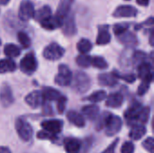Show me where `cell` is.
<instances>
[{
  "mask_svg": "<svg viewBox=\"0 0 154 153\" xmlns=\"http://www.w3.org/2000/svg\"><path fill=\"white\" fill-rule=\"evenodd\" d=\"M71 87L72 89L79 93V94H84L88 91L91 86V80L89 77L82 72V71H77L74 76H72L71 79Z\"/></svg>",
  "mask_w": 154,
  "mask_h": 153,
  "instance_id": "cell-1",
  "label": "cell"
},
{
  "mask_svg": "<svg viewBox=\"0 0 154 153\" xmlns=\"http://www.w3.org/2000/svg\"><path fill=\"white\" fill-rule=\"evenodd\" d=\"M15 130L21 140L23 142H30L32 139L33 130L31 124L23 118H17L15 121Z\"/></svg>",
  "mask_w": 154,
  "mask_h": 153,
  "instance_id": "cell-2",
  "label": "cell"
},
{
  "mask_svg": "<svg viewBox=\"0 0 154 153\" xmlns=\"http://www.w3.org/2000/svg\"><path fill=\"white\" fill-rule=\"evenodd\" d=\"M37 67L38 62L35 58V55L32 52L27 53L20 62L21 70L27 75H32V73H34L37 69Z\"/></svg>",
  "mask_w": 154,
  "mask_h": 153,
  "instance_id": "cell-3",
  "label": "cell"
},
{
  "mask_svg": "<svg viewBox=\"0 0 154 153\" xmlns=\"http://www.w3.org/2000/svg\"><path fill=\"white\" fill-rule=\"evenodd\" d=\"M122 125H123L122 119L119 116L111 114L104 127L105 133L107 136H114L121 131Z\"/></svg>",
  "mask_w": 154,
  "mask_h": 153,
  "instance_id": "cell-4",
  "label": "cell"
},
{
  "mask_svg": "<svg viewBox=\"0 0 154 153\" xmlns=\"http://www.w3.org/2000/svg\"><path fill=\"white\" fill-rule=\"evenodd\" d=\"M65 53V50L57 43H51L43 50L42 55L48 60H58Z\"/></svg>",
  "mask_w": 154,
  "mask_h": 153,
  "instance_id": "cell-5",
  "label": "cell"
},
{
  "mask_svg": "<svg viewBox=\"0 0 154 153\" xmlns=\"http://www.w3.org/2000/svg\"><path fill=\"white\" fill-rule=\"evenodd\" d=\"M72 79V73L68 66L61 64L59 66L58 74L55 77V83L60 87H67L70 85Z\"/></svg>",
  "mask_w": 154,
  "mask_h": 153,
  "instance_id": "cell-6",
  "label": "cell"
},
{
  "mask_svg": "<svg viewBox=\"0 0 154 153\" xmlns=\"http://www.w3.org/2000/svg\"><path fill=\"white\" fill-rule=\"evenodd\" d=\"M34 6L30 0H23L20 4L18 17L21 21H29L34 15Z\"/></svg>",
  "mask_w": 154,
  "mask_h": 153,
  "instance_id": "cell-7",
  "label": "cell"
},
{
  "mask_svg": "<svg viewBox=\"0 0 154 153\" xmlns=\"http://www.w3.org/2000/svg\"><path fill=\"white\" fill-rule=\"evenodd\" d=\"M62 32L66 36H73L77 33V26L73 14H69L61 23Z\"/></svg>",
  "mask_w": 154,
  "mask_h": 153,
  "instance_id": "cell-8",
  "label": "cell"
},
{
  "mask_svg": "<svg viewBox=\"0 0 154 153\" xmlns=\"http://www.w3.org/2000/svg\"><path fill=\"white\" fill-rule=\"evenodd\" d=\"M14 96L12 89L6 83L3 84L0 87V102L4 107H9L14 103Z\"/></svg>",
  "mask_w": 154,
  "mask_h": 153,
  "instance_id": "cell-9",
  "label": "cell"
},
{
  "mask_svg": "<svg viewBox=\"0 0 154 153\" xmlns=\"http://www.w3.org/2000/svg\"><path fill=\"white\" fill-rule=\"evenodd\" d=\"M44 98H43V96H42V91H38V90H35V91H32L31 93H29L26 97H25V102L26 104L32 107V108H38L39 106H42V104L44 103Z\"/></svg>",
  "mask_w": 154,
  "mask_h": 153,
  "instance_id": "cell-10",
  "label": "cell"
},
{
  "mask_svg": "<svg viewBox=\"0 0 154 153\" xmlns=\"http://www.w3.org/2000/svg\"><path fill=\"white\" fill-rule=\"evenodd\" d=\"M41 125L43 128V130L57 135L62 130L63 122L61 120H59V119H51V120L43 121Z\"/></svg>",
  "mask_w": 154,
  "mask_h": 153,
  "instance_id": "cell-11",
  "label": "cell"
},
{
  "mask_svg": "<svg viewBox=\"0 0 154 153\" xmlns=\"http://www.w3.org/2000/svg\"><path fill=\"white\" fill-rule=\"evenodd\" d=\"M138 14V10L132 5H120L113 13V16L116 18L122 17H135Z\"/></svg>",
  "mask_w": 154,
  "mask_h": 153,
  "instance_id": "cell-12",
  "label": "cell"
},
{
  "mask_svg": "<svg viewBox=\"0 0 154 153\" xmlns=\"http://www.w3.org/2000/svg\"><path fill=\"white\" fill-rule=\"evenodd\" d=\"M74 0H60L57 11H56V16L62 22V20L70 13V8L73 4Z\"/></svg>",
  "mask_w": 154,
  "mask_h": 153,
  "instance_id": "cell-13",
  "label": "cell"
},
{
  "mask_svg": "<svg viewBox=\"0 0 154 153\" xmlns=\"http://www.w3.org/2000/svg\"><path fill=\"white\" fill-rule=\"evenodd\" d=\"M82 143L81 142L73 137H69L64 141V149L66 153H80Z\"/></svg>",
  "mask_w": 154,
  "mask_h": 153,
  "instance_id": "cell-14",
  "label": "cell"
},
{
  "mask_svg": "<svg viewBox=\"0 0 154 153\" xmlns=\"http://www.w3.org/2000/svg\"><path fill=\"white\" fill-rule=\"evenodd\" d=\"M142 107L143 106L140 104L135 103L133 106H131L127 109V111L125 113V119L129 124H131V125L136 124L137 116H138V114H139L140 110L142 109Z\"/></svg>",
  "mask_w": 154,
  "mask_h": 153,
  "instance_id": "cell-15",
  "label": "cell"
},
{
  "mask_svg": "<svg viewBox=\"0 0 154 153\" xmlns=\"http://www.w3.org/2000/svg\"><path fill=\"white\" fill-rule=\"evenodd\" d=\"M124 103V96L120 93H112L106 98V105L111 108H118Z\"/></svg>",
  "mask_w": 154,
  "mask_h": 153,
  "instance_id": "cell-16",
  "label": "cell"
},
{
  "mask_svg": "<svg viewBox=\"0 0 154 153\" xmlns=\"http://www.w3.org/2000/svg\"><path fill=\"white\" fill-rule=\"evenodd\" d=\"M61 21L55 15V16H52L51 15L50 17L44 19L43 21H42L40 23L42 25V28L46 29V30H49V31H51V30H55L59 27L61 26Z\"/></svg>",
  "mask_w": 154,
  "mask_h": 153,
  "instance_id": "cell-17",
  "label": "cell"
},
{
  "mask_svg": "<svg viewBox=\"0 0 154 153\" xmlns=\"http://www.w3.org/2000/svg\"><path fill=\"white\" fill-rule=\"evenodd\" d=\"M98 82L101 86L114 87L117 84V78L114 73H102L98 76Z\"/></svg>",
  "mask_w": 154,
  "mask_h": 153,
  "instance_id": "cell-18",
  "label": "cell"
},
{
  "mask_svg": "<svg viewBox=\"0 0 154 153\" xmlns=\"http://www.w3.org/2000/svg\"><path fill=\"white\" fill-rule=\"evenodd\" d=\"M117 38H118V40H119V41L121 43H123V44H125L126 46H129V47H133V46L136 45L137 42H138L136 35L134 34L131 32H128V31L123 32L120 35H118Z\"/></svg>",
  "mask_w": 154,
  "mask_h": 153,
  "instance_id": "cell-19",
  "label": "cell"
},
{
  "mask_svg": "<svg viewBox=\"0 0 154 153\" xmlns=\"http://www.w3.org/2000/svg\"><path fill=\"white\" fill-rule=\"evenodd\" d=\"M82 115L86 118L94 121L99 115V107L96 105H88L81 109Z\"/></svg>",
  "mask_w": 154,
  "mask_h": 153,
  "instance_id": "cell-20",
  "label": "cell"
},
{
  "mask_svg": "<svg viewBox=\"0 0 154 153\" xmlns=\"http://www.w3.org/2000/svg\"><path fill=\"white\" fill-rule=\"evenodd\" d=\"M146 133V128L143 124H134L132 125L129 133V137L133 141H138L142 139Z\"/></svg>",
  "mask_w": 154,
  "mask_h": 153,
  "instance_id": "cell-21",
  "label": "cell"
},
{
  "mask_svg": "<svg viewBox=\"0 0 154 153\" xmlns=\"http://www.w3.org/2000/svg\"><path fill=\"white\" fill-rule=\"evenodd\" d=\"M68 120L77 127H84L85 126V119L84 116L80 114H79L76 111H69L67 114Z\"/></svg>",
  "mask_w": 154,
  "mask_h": 153,
  "instance_id": "cell-22",
  "label": "cell"
},
{
  "mask_svg": "<svg viewBox=\"0 0 154 153\" xmlns=\"http://www.w3.org/2000/svg\"><path fill=\"white\" fill-rule=\"evenodd\" d=\"M44 100L46 101H58L61 96V93L52 87H44L42 91Z\"/></svg>",
  "mask_w": 154,
  "mask_h": 153,
  "instance_id": "cell-23",
  "label": "cell"
},
{
  "mask_svg": "<svg viewBox=\"0 0 154 153\" xmlns=\"http://www.w3.org/2000/svg\"><path fill=\"white\" fill-rule=\"evenodd\" d=\"M15 62L11 59H5L0 60V74H4L6 72H13L16 69Z\"/></svg>",
  "mask_w": 154,
  "mask_h": 153,
  "instance_id": "cell-24",
  "label": "cell"
},
{
  "mask_svg": "<svg viewBox=\"0 0 154 153\" xmlns=\"http://www.w3.org/2000/svg\"><path fill=\"white\" fill-rule=\"evenodd\" d=\"M110 41H111V35L107 30V27L104 26V27L100 28L99 32H98L97 38V44L106 45V44L109 43Z\"/></svg>",
  "mask_w": 154,
  "mask_h": 153,
  "instance_id": "cell-25",
  "label": "cell"
},
{
  "mask_svg": "<svg viewBox=\"0 0 154 153\" xmlns=\"http://www.w3.org/2000/svg\"><path fill=\"white\" fill-rule=\"evenodd\" d=\"M51 15V7L49 5H44L42 8H40L38 11L34 12L33 17H34V19L37 22L41 23L42 21H43L44 19L50 17Z\"/></svg>",
  "mask_w": 154,
  "mask_h": 153,
  "instance_id": "cell-26",
  "label": "cell"
},
{
  "mask_svg": "<svg viewBox=\"0 0 154 153\" xmlns=\"http://www.w3.org/2000/svg\"><path fill=\"white\" fill-rule=\"evenodd\" d=\"M4 52L8 58H15L20 55L21 50L18 46L13 43H7L4 48Z\"/></svg>",
  "mask_w": 154,
  "mask_h": 153,
  "instance_id": "cell-27",
  "label": "cell"
},
{
  "mask_svg": "<svg viewBox=\"0 0 154 153\" xmlns=\"http://www.w3.org/2000/svg\"><path fill=\"white\" fill-rule=\"evenodd\" d=\"M137 70H138V76L142 79L146 78L147 76L152 74V66L147 61H144V62H142L141 64H139Z\"/></svg>",
  "mask_w": 154,
  "mask_h": 153,
  "instance_id": "cell-28",
  "label": "cell"
},
{
  "mask_svg": "<svg viewBox=\"0 0 154 153\" xmlns=\"http://www.w3.org/2000/svg\"><path fill=\"white\" fill-rule=\"evenodd\" d=\"M152 78H153L152 74L147 76V77L144 78H143V82L141 83V85L139 86L138 90H137V93H138L139 96H143V95L149 90L150 84H151V82L152 81Z\"/></svg>",
  "mask_w": 154,
  "mask_h": 153,
  "instance_id": "cell-29",
  "label": "cell"
},
{
  "mask_svg": "<svg viewBox=\"0 0 154 153\" xmlns=\"http://www.w3.org/2000/svg\"><path fill=\"white\" fill-rule=\"evenodd\" d=\"M149 116H150V108L148 106L145 107H142V109L140 110L138 116H137V120H136V124H144L148 122L149 120Z\"/></svg>",
  "mask_w": 154,
  "mask_h": 153,
  "instance_id": "cell-30",
  "label": "cell"
},
{
  "mask_svg": "<svg viewBox=\"0 0 154 153\" xmlns=\"http://www.w3.org/2000/svg\"><path fill=\"white\" fill-rule=\"evenodd\" d=\"M77 49L81 54H87L92 49V44L89 40L81 39L77 44Z\"/></svg>",
  "mask_w": 154,
  "mask_h": 153,
  "instance_id": "cell-31",
  "label": "cell"
},
{
  "mask_svg": "<svg viewBox=\"0 0 154 153\" xmlns=\"http://www.w3.org/2000/svg\"><path fill=\"white\" fill-rule=\"evenodd\" d=\"M106 93L104 90H98L94 93H92L89 96L87 97V100L92 103H98L106 99Z\"/></svg>",
  "mask_w": 154,
  "mask_h": 153,
  "instance_id": "cell-32",
  "label": "cell"
},
{
  "mask_svg": "<svg viewBox=\"0 0 154 153\" xmlns=\"http://www.w3.org/2000/svg\"><path fill=\"white\" fill-rule=\"evenodd\" d=\"M91 65L94 66L95 68L98 69H105L108 67V64L106 62V60L99 56H96L91 58Z\"/></svg>",
  "mask_w": 154,
  "mask_h": 153,
  "instance_id": "cell-33",
  "label": "cell"
},
{
  "mask_svg": "<svg viewBox=\"0 0 154 153\" xmlns=\"http://www.w3.org/2000/svg\"><path fill=\"white\" fill-rule=\"evenodd\" d=\"M110 113L109 112H104L101 115H98L97 117V124H96V129L97 130H101V129H104L109 116H110Z\"/></svg>",
  "mask_w": 154,
  "mask_h": 153,
  "instance_id": "cell-34",
  "label": "cell"
},
{
  "mask_svg": "<svg viewBox=\"0 0 154 153\" xmlns=\"http://www.w3.org/2000/svg\"><path fill=\"white\" fill-rule=\"evenodd\" d=\"M76 62L81 68H88L91 65V57L87 54H80L77 57Z\"/></svg>",
  "mask_w": 154,
  "mask_h": 153,
  "instance_id": "cell-35",
  "label": "cell"
},
{
  "mask_svg": "<svg viewBox=\"0 0 154 153\" xmlns=\"http://www.w3.org/2000/svg\"><path fill=\"white\" fill-rule=\"evenodd\" d=\"M146 59H147V54L144 53L142 50H136L132 55V61H133V63L137 64V65L141 64L142 62L146 61Z\"/></svg>",
  "mask_w": 154,
  "mask_h": 153,
  "instance_id": "cell-36",
  "label": "cell"
},
{
  "mask_svg": "<svg viewBox=\"0 0 154 153\" xmlns=\"http://www.w3.org/2000/svg\"><path fill=\"white\" fill-rule=\"evenodd\" d=\"M17 39H18V41L20 42V44L24 49H27V48L30 47V45H31V40L29 38V36L24 32H18V33H17Z\"/></svg>",
  "mask_w": 154,
  "mask_h": 153,
  "instance_id": "cell-37",
  "label": "cell"
},
{
  "mask_svg": "<svg viewBox=\"0 0 154 153\" xmlns=\"http://www.w3.org/2000/svg\"><path fill=\"white\" fill-rule=\"evenodd\" d=\"M37 138L41 140H50V141H56L57 140V135L51 133L45 130H42L37 133Z\"/></svg>",
  "mask_w": 154,
  "mask_h": 153,
  "instance_id": "cell-38",
  "label": "cell"
},
{
  "mask_svg": "<svg viewBox=\"0 0 154 153\" xmlns=\"http://www.w3.org/2000/svg\"><path fill=\"white\" fill-rule=\"evenodd\" d=\"M130 24L129 23H117L114 26L113 30H114V32L116 36L122 34L123 32H126L129 28Z\"/></svg>",
  "mask_w": 154,
  "mask_h": 153,
  "instance_id": "cell-39",
  "label": "cell"
},
{
  "mask_svg": "<svg viewBox=\"0 0 154 153\" xmlns=\"http://www.w3.org/2000/svg\"><path fill=\"white\" fill-rule=\"evenodd\" d=\"M143 147L149 153H154V140L152 137H148L143 142Z\"/></svg>",
  "mask_w": 154,
  "mask_h": 153,
  "instance_id": "cell-40",
  "label": "cell"
},
{
  "mask_svg": "<svg viewBox=\"0 0 154 153\" xmlns=\"http://www.w3.org/2000/svg\"><path fill=\"white\" fill-rule=\"evenodd\" d=\"M135 146L133 142H125L121 148V153H134Z\"/></svg>",
  "mask_w": 154,
  "mask_h": 153,
  "instance_id": "cell-41",
  "label": "cell"
},
{
  "mask_svg": "<svg viewBox=\"0 0 154 153\" xmlns=\"http://www.w3.org/2000/svg\"><path fill=\"white\" fill-rule=\"evenodd\" d=\"M66 103H67V98L63 96L57 101V109L60 114H62L64 112L66 107Z\"/></svg>",
  "mask_w": 154,
  "mask_h": 153,
  "instance_id": "cell-42",
  "label": "cell"
},
{
  "mask_svg": "<svg viewBox=\"0 0 154 153\" xmlns=\"http://www.w3.org/2000/svg\"><path fill=\"white\" fill-rule=\"evenodd\" d=\"M114 74L117 78H122V79H124L129 83H134L135 81V78H136V77L134 74H127V75H120L117 73H114Z\"/></svg>",
  "mask_w": 154,
  "mask_h": 153,
  "instance_id": "cell-43",
  "label": "cell"
},
{
  "mask_svg": "<svg viewBox=\"0 0 154 153\" xmlns=\"http://www.w3.org/2000/svg\"><path fill=\"white\" fill-rule=\"evenodd\" d=\"M118 142H119V139L115 140L102 153H115V151H116V145H117Z\"/></svg>",
  "mask_w": 154,
  "mask_h": 153,
  "instance_id": "cell-44",
  "label": "cell"
},
{
  "mask_svg": "<svg viewBox=\"0 0 154 153\" xmlns=\"http://www.w3.org/2000/svg\"><path fill=\"white\" fill-rule=\"evenodd\" d=\"M42 106H43V113L46 115H51L53 114V111H52V108L51 106L49 105V104H42Z\"/></svg>",
  "mask_w": 154,
  "mask_h": 153,
  "instance_id": "cell-45",
  "label": "cell"
},
{
  "mask_svg": "<svg viewBox=\"0 0 154 153\" xmlns=\"http://www.w3.org/2000/svg\"><path fill=\"white\" fill-rule=\"evenodd\" d=\"M149 1L150 0H136L137 4L142 6H147L149 5Z\"/></svg>",
  "mask_w": 154,
  "mask_h": 153,
  "instance_id": "cell-46",
  "label": "cell"
},
{
  "mask_svg": "<svg viewBox=\"0 0 154 153\" xmlns=\"http://www.w3.org/2000/svg\"><path fill=\"white\" fill-rule=\"evenodd\" d=\"M0 153H12L11 150L5 146H0Z\"/></svg>",
  "mask_w": 154,
  "mask_h": 153,
  "instance_id": "cell-47",
  "label": "cell"
},
{
  "mask_svg": "<svg viewBox=\"0 0 154 153\" xmlns=\"http://www.w3.org/2000/svg\"><path fill=\"white\" fill-rule=\"evenodd\" d=\"M150 42H151V45H153V31L152 29V32H151V34H150Z\"/></svg>",
  "mask_w": 154,
  "mask_h": 153,
  "instance_id": "cell-48",
  "label": "cell"
},
{
  "mask_svg": "<svg viewBox=\"0 0 154 153\" xmlns=\"http://www.w3.org/2000/svg\"><path fill=\"white\" fill-rule=\"evenodd\" d=\"M10 2V0H0V5H5Z\"/></svg>",
  "mask_w": 154,
  "mask_h": 153,
  "instance_id": "cell-49",
  "label": "cell"
},
{
  "mask_svg": "<svg viewBox=\"0 0 154 153\" xmlns=\"http://www.w3.org/2000/svg\"><path fill=\"white\" fill-rule=\"evenodd\" d=\"M0 45H1V40H0Z\"/></svg>",
  "mask_w": 154,
  "mask_h": 153,
  "instance_id": "cell-50",
  "label": "cell"
},
{
  "mask_svg": "<svg viewBox=\"0 0 154 153\" xmlns=\"http://www.w3.org/2000/svg\"><path fill=\"white\" fill-rule=\"evenodd\" d=\"M126 1H129V0H126Z\"/></svg>",
  "mask_w": 154,
  "mask_h": 153,
  "instance_id": "cell-51",
  "label": "cell"
}]
</instances>
